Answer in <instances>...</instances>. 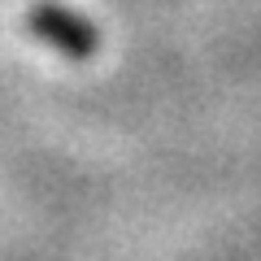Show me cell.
<instances>
[{
  "label": "cell",
  "mask_w": 261,
  "mask_h": 261,
  "mask_svg": "<svg viewBox=\"0 0 261 261\" xmlns=\"http://www.w3.org/2000/svg\"><path fill=\"white\" fill-rule=\"evenodd\" d=\"M27 31L39 39L44 48L61 53L65 61H92L100 53V31L92 18H83L70 5H57V0H39L27 9Z\"/></svg>",
  "instance_id": "1"
}]
</instances>
